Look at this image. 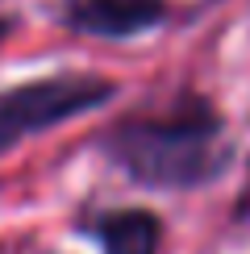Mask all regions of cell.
<instances>
[{
  "label": "cell",
  "mask_w": 250,
  "mask_h": 254,
  "mask_svg": "<svg viewBox=\"0 0 250 254\" xmlns=\"http://www.w3.org/2000/svg\"><path fill=\"white\" fill-rule=\"evenodd\" d=\"M100 154L146 192H200L234 167L238 142L208 96H184L159 113L121 117L100 133Z\"/></svg>",
  "instance_id": "obj_1"
},
{
  "label": "cell",
  "mask_w": 250,
  "mask_h": 254,
  "mask_svg": "<svg viewBox=\"0 0 250 254\" xmlns=\"http://www.w3.org/2000/svg\"><path fill=\"white\" fill-rule=\"evenodd\" d=\"M117 96V83L92 71H55L0 92V154L55 125L79 121Z\"/></svg>",
  "instance_id": "obj_2"
},
{
  "label": "cell",
  "mask_w": 250,
  "mask_h": 254,
  "mask_svg": "<svg viewBox=\"0 0 250 254\" xmlns=\"http://www.w3.org/2000/svg\"><path fill=\"white\" fill-rule=\"evenodd\" d=\"M171 17V0H67L62 25L79 38L125 42L159 29Z\"/></svg>",
  "instance_id": "obj_3"
},
{
  "label": "cell",
  "mask_w": 250,
  "mask_h": 254,
  "mask_svg": "<svg viewBox=\"0 0 250 254\" xmlns=\"http://www.w3.org/2000/svg\"><path fill=\"white\" fill-rule=\"evenodd\" d=\"M100 254H163V221L150 208H96L79 225Z\"/></svg>",
  "instance_id": "obj_4"
},
{
  "label": "cell",
  "mask_w": 250,
  "mask_h": 254,
  "mask_svg": "<svg viewBox=\"0 0 250 254\" xmlns=\"http://www.w3.org/2000/svg\"><path fill=\"white\" fill-rule=\"evenodd\" d=\"M0 254H46V250H42L38 242H13V246H4Z\"/></svg>",
  "instance_id": "obj_5"
},
{
  "label": "cell",
  "mask_w": 250,
  "mask_h": 254,
  "mask_svg": "<svg viewBox=\"0 0 250 254\" xmlns=\"http://www.w3.org/2000/svg\"><path fill=\"white\" fill-rule=\"evenodd\" d=\"M8 29H13V21H0V42L8 38Z\"/></svg>",
  "instance_id": "obj_6"
}]
</instances>
